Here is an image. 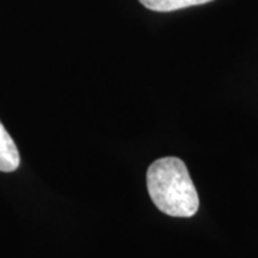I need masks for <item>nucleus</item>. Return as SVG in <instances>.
<instances>
[{
	"label": "nucleus",
	"mask_w": 258,
	"mask_h": 258,
	"mask_svg": "<svg viewBox=\"0 0 258 258\" xmlns=\"http://www.w3.org/2000/svg\"><path fill=\"white\" fill-rule=\"evenodd\" d=\"M147 186L152 203L166 215L189 218L198 211V192L179 158L166 157L152 162L148 168Z\"/></svg>",
	"instance_id": "1"
},
{
	"label": "nucleus",
	"mask_w": 258,
	"mask_h": 258,
	"mask_svg": "<svg viewBox=\"0 0 258 258\" xmlns=\"http://www.w3.org/2000/svg\"><path fill=\"white\" fill-rule=\"evenodd\" d=\"M20 165V157L15 141L0 122V171L13 172Z\"/></svg>",
	"instance_id": "2"
},
{
	"label": "nucleus",
	"mask_w": 258,
	"mask_h": 258,
	"mask_svg": "<svg viewBox=\"0 0 258 258\" xmlns=\"http://www.w3.org/2000/svg\"><path fill=\"white\" fill-rule=\"evenodd\" d=\"M147 9L154 12H174L191 6L205 5L212 0H139Z\"/></svg>",
	"instance_id": "3"
}]
</instances>
